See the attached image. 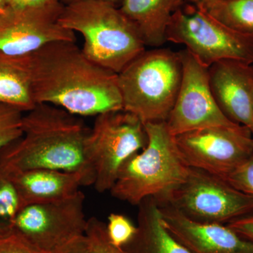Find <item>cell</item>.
I'll return each mask as SVG.
<instances>
[{"instance_id":"1","label":"cell","mask_w":253,"mask_h":253,"mask_svg":"<svg viewBox=\"0 0 253 253\" xmlns=\"http://www.w3.org/2000/svg\"><path fill=\"white\" fill-rule=\"evenodd\" d=\"M21 59L36 104L79 117L123 109L117 73L92 62L76 42H54Z\"/></svg>"},{"instance_id":"2","label":"cell","mask_w":253,"mask_h":253,"mask_svg":"<svg viewBox=\"0 0 253 253\" xmlns=\"http://www.w3.org/2000/svg\"><path fill=\"white\" fill-rule=\"evenodd\" d=\"M22 128V136L0 151V165L7 172L58 169L81 174L85 186L94 185V172L84 156L89 129L79 116L37 104L23 116Z\"/></svg>"},{"instance_id":"3","label":"cell","mask_w":253,"mask_h":253,"mask_svg":"<svg viewBox=\"0 0 253 253\" xmlns=\"http://www.w3.org/2000/svg\"><path fill=\"white\" fill-rule=\"evenodd\" d=\"M144 126L147 144L124 163L109 191L115 199L134 206L149 198L166 203L185 182L191 169L181 158L166 122Z\"/></svg>"},{"instance_id":"4","label":"cell","mask_w":253,"mask_h":253,"mask_svg":"<svg viewBox=\"0 0 253 253\" xmlns=\"http://www.w3.org/2000/svg\"><path fill=\"white\" fill-rule=\"evenodd\" d=\"M59 22L82 35V51L88 59L117 74L146 50L130 20L118 6L105 1L83 0L65 5Z\"/></svg>"},{"instance_id":"5","label":"cell","mask_w":253,"mask_h":253,"mask_svg":"<svg viewBox=\"0 0 253 253\" xmlns=\"http://www.w3.org/2000/svg\"><path fill=\"white\" fill-rule=\"evenodd\" d=\"M118 76L123 110L144 124L166 122L180 89L179 53L169 49L145 50Z\"/></svg>"},{"instance_id":"6","label":"cell","mask_w":253,"mask_h":253,"mask_svg":"<svg viewBox=\"0 0 253 253\" xmlns=\"http://www.w3.org/2000/svg\"><path fill=\"white\" fill-rule=\"evenodd\" d=\"M147 141L144 123L132 113L122 109L96 116L84 141L96 191H109L124 163L144 149Z\"/></svg>"},{"instance_id":"7","label":"cell","mask_w":253,"mask_h":253,"mask_svg":"<svg viewBox=\"0 0 253 253\" xmlns=\"http://www.w3.org/2000/svg\"><path fill=\"white\" fill-rule=\"evenodd\" d=\"M166 41L184 44L208 68L228 59L253 64V36L226 27L190 3L173 14Z\"/></svg>"},{"instance_id":"8","label":"cell","mask_w":253,"mask_h":253,"mask_svg":"<svg viewBox=\"0 0 253 253\" xmlns=\"http://www.w3.org/2000/svg\"><path fill=\"white\" fill-rule=\"evenodd\" d=\"M84 200V194L79 191L68 199L23 206L15 218L11 232L41 252H59L84 236L88 219Z\"/></svg>"},{"instance_id":"9","label":"cell","mask_w":253,"mask_h":253,"mask_svg":"<svg viewBox=\"0 0 253 253\" xmlns=\"http://www.w3.org/2000/svg\"><path fill=\"white\" fill-rule=\"evenodd\" d=\"M162 204L201 222L226 224L253 212L252 196L217 176L191 168L185 182Z\"/></svg>"},{"instance_id":"10","label":"cell","mask_w":253,"mask_h":253,"mask_svg":"<svg viewBox=\"0 0 253 253\" xmlns=\"http://www.w3.org/2000/svg\"><path fill=\"white\" fill-rule=\"evenodd\" d=\"M181 158L189 168L224 179L253 154L249 128L236 124L213 126L174 136Z\"/></svg>"},{"instance_id":"11","label":"cell","mask_w":253,"mask_h":253,"mask_svg":"<svg viewBox=\"0 0 253 253\" xmlns=\"http://www.w3.org/2000/svg\"><path fill=\"white\" fill-rule=\"evenodd\" d=\"M182 78L175 104L166 123L175 136L186 131L213 126L236 125L219 107L210 84L208 68L188 50L179 51Z\"/></svg>"},{"instance_id":"12","label":"cell","mask_w":253,"mask_h":253,"mask_svg":"<svg viewBox=\"0 0 253 253\" xmlns=\"http://www.w3.org/2000/svg\"><path fill=\"white\" fill-rule=\"evenodd\" d=\"M64 6L8 8L0 14V58L25 57L54 42H76L74 32L63 28L59 22Z\"/></svg>"},{"instance_id":"13","label":"cell","mask_w":253,"mask_h":253,"mask_svg":"<svg viewBox=\"0 0 253 253\" xmlns=\"http://www.w3.org/2000/svg\"><path fill=\"white\" fill-rule=\"evenodd\" d=\"M165 227L191 253H253V242L227 225L201 222L168 204H158Z\"/></svg>"},{"instance_id":"14","label":"cell","mask_w":253,"mask_h":253,"mask_svg":"<svg viewBox=\"0 0 253 253\" xmlns=\"http://www.w3.org/2000/svg\"><path fill=\"white\" fill-rule=\"evenodd\" d=\"M216 102L226 117L249 128L253 136V66L236 60H221L208 68Z\"/></svg>"},{"instance_id":"15","label":"cell","mask_w":253,"mask_h":253,"mask_svg":"<svg viewBox=\"0 0 253 253\" xmlns=\"http://www.w3.org/2000/svg\"><path fill=\"white\" fill-rule=\"evenodd\" d=\"M19 195L21 205L43 204L72 197L84 185L77 173L36 168L9 172Z\"/></svg>"},{"instance_id":"16","label":"cell","mask_w":253,"mask_h":253,"mask_svg":"<svg viewBox=\"0 0 253 253\" xmlns=\"http://www.w3.org/2000/svg\"><path fill=\"white\" fill-rule=\"evenodd\" d=\"M185 0H123L119 9L140 33L145 45L158 47L166 42L173 14Z\"/></svg>"},{"instance_id":"17","label":"cell","mask_w":253,"mask_h":253,"mask_svg":"<svg viewBox=\"0 0 253 253\" xmlns=\"http://www.w3.org/2000/svg\"><path fill=\"white\" fill-rule=\"evenodd\" d=\"M137 232L123 248L127 253H191L163 224L156 200L149 198L139 205Z\"/></svg>"},{"instance_id":"18","label":"cell","mask_w":253,"mask_h":253,"mask_svg":"<svg viewBox=\"0 0 253 253\" xmlns=\"http://www.w3.org/2000/svg\"><path fill=\"white\" fill-rule=\"evenodd\" d=\"M0 104L23 113L36 107L31 80L21 58H0Z\"/></svg>"},{"instance_id":"19","label":"cell","mask_w":253,"mask_h":253,"mask_svg":"<svg viewBox=\"0 0 253 253\" xmlns=\"http://www.w3.org/2000/svg\"><path fill=\"white\" fill-rule=\"evenodd\" d=\"M194 5L226 27L253 36V0H203Z\"/></svg>"},{"instance_id":"20","label":"cell","mask_w":253,"mask_h":253,"mask_svg":"<svg viewBox=\"0 0 253 253\" xmlns=\"http://www.w3.org/2000/svg\"><path fill=\"white\" fill-rule=\"evenodd\" d=\"M21 208L14 181L0 165V236L11 232L13 223Z\"/></svg>"},{"instance_id":"21","label":"cell","mask_w":253,"mask_h":253,"mask_svg":"<svg viewBox=\"0 0 253 253\" xmlns=\"http://www.w3.org/2000/svg\"><path fill=\"white\" fill-rule=\"evenodd\" d=\"M84 237L90 253H127L110 241L106 224L96 217L87 219Z\"/></svg>"},{"instance_id":"22","label":"cell","mask_w":253,"mask_h":253,"mask_svg":"<svg viewBox=\"0 0 253 253\" xmlns=\"http://www.w3.org/2000/svg\"><path fill=\"white\" fill-rule=\"evenodd\" d=\"M23 112L0 104V151L23 135Z\"/></svg>"},{"instance_id":"23","label":"cell","mask_w":253,"mask_h":253,"mask_svg":"<svg viewBox=\"0 0 253 253\" xmlns=\"http://www.w3.org/2000/svg\"><path fill=\"white\" fill-rule=\"evenodd\" d=\"M106 227L110 241L122 249L130 242L137 232V226L124 214L118 213L109 214Z\"/></svg>"},{"instance_id":"24","label":"cell","mask_w":253,"mask_h":253,"mask_svg":"<svg viewBox=\"0 0 253 253\" xmlns=\"http://www.w3.org/2000/svg\"><path fill=\"white\" fill-rule=\"evenodd\" d=\"M226 181L241 192L253 197V154L236 168Z\"/></svg>"},{"instance_id":"25","label":"cell","mask_w":253,"mask_h":253,"mask_svg":"<svg viewBox=\"0 0 253 253\" xmlns=\"http://www.w3.org/2000/svg\"><path fill=\"white\" fill-rule=\"evenodd\" d=\"M0 253H45L28 244L13 232L0 236Z\"/></svg>"},{"instance_id":"26","label":"cell","mask_w":253,"mask_h":253,"mask_svg":"<svg viewBox=\"0 0 253 253\" xmlns=\"http://www.w3.org/2000/svg\"><path fill=\"white\" fill-rule=\"evenodd\" d=\"M244 239L253 242V212L226 224Z\"/></svg>"},{"instance_id":"27","label":"cell","mask_w":253,"mask_h":253,"mask_svg":"<svg viewBox=\"0 0 253 253\" xmlns=\"http://www.w3.org/2000/svg\"><path fill=\"white\" fill-rule=\"evenodd\" d=\"M62 4L60 0H9L11 9H41Z\"/></svg>"},{"instance_id":"28","label":"cell","mask_w":253,"mask_h":253,"mask_svg":"<svg viewBox=\"0 0 253 253\" xmlns=\"http://www.w3.org/2000/svg\"><path fill=\"white\" fill-rule=\"evenodd\" d=\"M56 253H90L88 249L84 236L75 240L67 246Z\"/></svg>"},{"instance_id":"29","label":"cell","mask_w":253,"mask_h":253,"mask_svg":"<svg viewBox=\"0 0 253 253\" xmlns=\"http://www.w3.org/2000/svg\"><path fill=\"white\" fill-rule=\"evenodd\" d=\"M60 1L62 2V4L68 5L72 4V3L77 2V1H83V0H60ZM100 1H105V2H108L109 4L114 5V6H121L123 0H100Z\"/></svg>"},{"instance_id":"30","label":"cell","mask_w":253,"mask_h":253,"mask_svg":"<svg viewBox=\"0 0 253 253\" xmlns=\"http://www.w3.org/2000/svg\"><path fill=\"white\" fill-rule=\"evenodd\" d=\"M9 6V0H0V14L4 13Z\"/></svg>"},{"instance_id":"31","label":"cell","mask_w":253,"mask_h":253,"mask_svg":"<svg viewBox=\"0 0 253 253\" xmlns=\"http://www.w3.org/2000/svg\"><path fill=\"white\" fill-rule=\"evenodd\" d=\"M201 1H203V0H185L186 3H190V4H198V3Z\"/></svg>"},{"instance_id":"32","label":"cell","mask_w":253,"mask_h":253,"mask_svg":"<svg viewBox=\"0 0 253 253\" xmlns=\"http://www.w3.org/2000/svg\"></svg>"},{"instance_id":"33","label":"cell","mask_w":253,"mask_h":253,"mask_svg":"<svg viewBox=\"0 0 253 253\" xmlns=\"http://www.w3.org/2000/svg\"></svg>"}]
</instances>
